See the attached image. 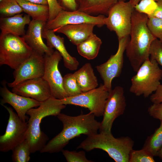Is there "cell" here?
I'll return each mask as SVG.
<instances>
[{
	"mask_svg": "<svg viewBox=\"0 0 162 162\" xmlns=\"http://www.w3.org/2000/svg\"><path fill=\"white\" fill-rule=\"evenodd\" d=\"M57 116L62 123L63 129L46 144L41 153L62 151L70 140L81 134L89 136L95 134L100 126L101 122L97 121L94 115L90 112L76 116L60 113Z\"/></svg>",
	"mask_w": 162,
	"mask_h": 162,
	"instance_id": "1",
	"label": "cell"
},
{
	"mask_svg": "<svg viewBox=\"0 0 162 162\" xmlns=\"http://www.w3.org/2000/svg\"><path fill=\"white\" fill-rule=\"evenodd\" d=\"M148 17L134 9L131 21L130 36L125 51L130 64L136 72L142 63L149 59V49L152 42L155 39L147 25Z\"/></svg>",
	"mask_w": 162,
	"mask_h": 162,
	"instance_id": "2",
	"label": "cell"
},
{
	"mask_svg": "<svg viewBox=\"0 0 162 162\" xmlns=\"http://www.w3.org/2000/svg\"><path fill=\"white\" fill-rule=\"evenodd\" d=\"M65 107L60 99L52 96L41 102L37 108H32L27 112L26 114L29 118L26 139L31 153L40 152L49 140L47 135L41 130L40 124L43 119L49 116H57Z\"/></svg>",
	"mask_w": 162,
	"mask_h": 162,
	"instance_id": "3",
	"label": "cell"
},
{
	"mask_svg": "<svg viewBox=\"0 0 162 162\" xmlns=\"http://www.w3.org/2000/svg\"><path fill=\"white\" fill-rule=\"evenodd\" d=\"M134 141L129 137L115 138L111 131L87 136L77 147L87 152L99 149L106 152L116 162H129V154L133 149Z\"/></svg>",
	"mask_w": 162,
	"mask_h": 162,
	"instance_id": "4",
	"label": "cell"
},
{
	"mask_svg": "<svg viewBox=\"0 0 162 162\" xmlns=\"http://www.w3.org/2000/svg\"><path fill=\"white\" fill-rule=\"evenodd\" d=\"M33 50L22 37L1 33L0 65H6L14 70L32 54Z\"/></svg>",
	"mask_w": 162,
	"mask_h": 162,
	"instance_id": "5",
	"label": "cell"
},
{
	"mask_svg": "<svg viewBox=\"0 0 162 162\" xmlns=\"http://www.w3.org/2000/svg\"><path fill=\"white\" fill-rule=\"evenodd\" d=\"M131 79L129 91L136 96L148 97L160 84L162 70L155 60L145 61Z\"/></svg>",
	"mask_w": 162,
	"mask_h": 162,
	"instance_id": "6",
	"label": "cell"
},
{
	"mask_svg": "<svg viewBox=\"0 0 162 162\" xmlns=\"http://www.w3.org/2000/svg\"><path fill=\"white\" fill-rule=\"evenodd\" d=\"M134 9L129 1H118L110 7L108 16L104 18V25L110 31L115 32L118 39L130 35Z\"/></svg>",
	"mask_w": 162,
	"mask_h": 162,
	"instance_id": "7",
	"label": "cell"
},
{
	"mask_svg": "<svg viewBox=\"0 0 162 162\" xmlns=\"http://www.w3.org/2000/svg\"><path fill=\"white\" fill-rule=\"evenodd\" d=\"M109 92L104 85L101 84L98 88L60 100L63 104L73 105L86 108L95 116L100 117L103 116Z\"/></svg>",
	"mask_w": 162,
	"mask_h": 162,
	"instance_id": "8",
	"label": "cell"
},
{
	"mask_svg": "<svg viewBox=\"0 0 162 162\" xmlns=\"http://www.w3.org/2000/svg\"><path fill=\"white\" fill-rule=\"evenodd\" d=\"M9 113L8 123L5 133L0 136V151L7 152L26 139L28 122L21 120L13 109L2 105Z\"/></svg>",
	"mask_w": 162,
	"mask_h": 162,
	"instance_id": "9",
	"label": "cell"
},
{
	"mask_svg": "<svg viewBox=\"0 0 162 162\" xmlns=\"http://www.w3.org/2000/svg\"><path fill=\"white\" fill-rule=\"evenodd\" d=\"M129 40V36L118 39V48L116 53L111 55L106 62L96 67L103 81L104 86L109 92L112 89V80L119 77L121 74L124 53Z\"/></svg>",
	"mask_w": 162,
	"mask_h": 162,
	"instance_id": "10",
	"label": "cell"
},
{
	"mask_svg": "<svg viewBox=\"0 0 162 162\" xmlns=\"http://www.w3.org/2000/svg\"><path fill=\"white\" fill-rule=\"evenodd\" d=\"M124 93L123 88L120 86H116L110 92L100 122V132L111 131L114 121L124 113L126 105Z\"/></svg>",
	"mask_w": 162,
	"mask_h": 162,
	"instance_id": "11",
	"label": "cell"
},
{
	"mask_svg": "<svg viewBox=\"0 0 162 162\" xmlns=\"http://www.w3.org/2000/svg\"><path fill=\"white\" fill-rule=\"evenodd\" d=\"M44 72L42 76L48 82L52 96L62 99L68 97L63 87V77L58 69L59 62L62 58L57 50L51 55H44Z\"/></svg>",
	"mask_w": 162,
	"mask_h": 162,
	"instance_id": "12",
	"label": "cell"
},
{
	"mask_svg": "<svg viewBox=\"0 0 162 162\" xmlns=\"http://www.w3.org/2000/svg\"><path fill=\"white\" fill-rule=\"evenodd\" d=\"M44 55L34 50L27 59L14 70V81L7 83L8 86L12 88L24 80L42 77L44 72Z\"/></svg>",
	"mask_w": 162,
	"mask_h": 162,
	"instance_id": "13",
	"label": "cell"
},
{
	"mask_svg": "<svg viewBox=\"0 0 162 162\" xmlns=\"http://www.w3.org/2000/svg\"><path fill=\"white\" fill-rule=\"evenodd\" d=\"M103 15L93 16L78 10L68 11L63 10L53 20L47 21L44 28L54 30L70 24L88 23L94 24L98 27L104 25Z\"/></svg>",
	"mask_w": 162,
	"mask_h": 162,
	"instance_id": "14",
	"label": "cell"
},
{
	"mask_svg": "<svg viewBox=\"0 0 162 162\" xmlns=\"http://www.w3.org/2000/svg\"><path fill=\"white\" fill-rule=\"evenodd\" d=\"M12 88V92L41 102L52 96L50 86L42 76L24 80Z\"/></svg>",
	"mask_w": 162,
	"mask_h": 162,
	"instance_id": "15",
	"label": "cell"
},
{
	"mask_svg": "<svg viewBox=\"0 0 162 162\" xmlns=\"http://www.w3.org/2000/svg\"><path fill=\"white\" fill-rule=\"evenodd\" d=\"M7 83L5 81L2 82V87L0 88V94L2 99L1 104L2 105L5 104L11 105L16 111L20 119L26 122L28 118L26 115L28 110L32 108L38 106L41 102L10 91L7 87Z\"/></svg>",
	"mask_w": 162,
	"mask_h": 162,
	"instance_id": "16",
	"label": "cell"
},
{
	"mask_svg": "<svg viewBox=\"0 0 162 162\" xmlns=\"http://www.w3.org/2000/svg\"><path fill=\"white\" fill-rule=\"evenodd\" d=\"M46 22L40 20H32L28 25V29L22 37L33 50L43 55H51L54 52L53 48L48 46L43 40L42 32Z\"/></svg>",
	"mask_w": 162,
	"mask_h": 162,
	"instance_id": "17",
	"label": "cell"
},
{
	"mask_svg": "<svg viewBox=\"0 0 162 162\" xmlns=\"http://www.w3.org/2000/svg\"><path fill=\"white\" fill-rule=\"evenodd\" d=\"M42 37L46 41L47 45L51 48H55L62 57L64 66L71 70L77 69L79 63L76 59L71 56L67 50L63 38L57 35L53 30L43 28Z\"/></svg>",
	"mask_w": 162,
	"mask_h": 162,
	"instance_id": "18",
	"label": "cell"
},
{
	"mask_svg": "<svg viewBox=\"0 0 162 162\" xmlns=\"http://www.w3.org/2000/svg\"><path fill=\"white\" fill-rule=\"evenodd\" d=\"M95 26L94 24L88 23L70 24L53 30L55 32L64 34L73 44L77 46L94 34Z\"/></svg>",
	"mask_w": 162,
	"mask_h": 162,
	"instance_id": "19",
	"label": "cell"
},
{
	"mask_svg": "<svg viewBox=\"0 0 162 162\" xmlns=\"http://www.w3.org/2000/svg\"><path fill=\"white\" fill-rule=\"evenodd\" d=\"M30 16L22 14L7 17H1L0 28L1 33L23 36L26 33L25 26L31 21Z\"/></svg>",
	"mask_w": 162,
	"mask_h": 162,
	"instance_id": "20",
	"label": "cell"
},
{
	"mask_svg": "<svg viewBox=\"0 0 162 162\" xmlns=\"http://www.w3.org/2000/svg\"><path fill=\"white\" fill-rule=\"evenodd\" d=\"M125 0H75L77 10L89 15H107L110 7L115 3Z\"/></svg>",
	"mask_w": 162,
	"mask_h": 162,
	"instance_id": "21",
	"label": "cell"
},
{
	"mask_svg": "<svg viewBox=\"0 0 162 162\" xmlns=\"http://www.w3.org/2000/svg\"><path fill=\"white\" fill-rule=\"evenodd\" d=\"M74 74L78 86L82 92L94 89L98 86L97 79L90 63L85 64Z\"/></svg>",
	"mask_w": 162,
	"mask_h": 162,
	"instance_id": "22",
	"label": "cell"
},
{
	"mask_svg": "<svg viewBox=\"0 0 162 162\" xmlns=\"http://www.w3.org/2000/svg\"><path fill=\"white\" fill-rule=\"evenodd\" d=\"M23 12L34 20H40L47 22L49 16L48 5L32 3L26 0H16Z\"/></svg>",
	"mask_w": 162,
	"mask_h": 162,
	"instance_id": "23",
	"label": "cell"
},
{
	"mask_svg": "<svg viewBox=\"0 0 162 162\" xmlns=\"http://www.w3.org/2000/svg\"><path fill=\"white\" fill-rule=\"evenodd\" d=\"M102 43L101 40L94 34L77 45V50L83 57L88 60L93 59L98 56Z\"/></svg>",
	"mask_w": 162,
	"mask_h": 162,
	"instance_id": "24",
	"label": "cell"
},
{
	"mask_svg": "<svg viewBox=\"0 0 162 162\" xmlns=\"http://www.w3.org/2000/svg\"><path fill=\"white\" fill-rule=\"evenodd\" d=\"M160 122L159 127L155 130L153 134L147 137L142 148L154 157L157 156L162 146V121H160Z\"/></svg>",
	"mask_w": 162,
	"mask_h": 162,
	"instance_id": "25",
	"label": "cell"
},
{
	"mask_svg": "<svg viewBox=\"0 0 162 162\" xmlns=\"http://www.w3.org/2000/svg\"><path fill=\"white\" fill-rule=\"evenodd\" d=\"M12 159L14 162H28L31 153L28 143L26 139L12 150Z\"/></svg>",
	"mask_w": 162,
	"mask_h": 162,
	"instance_id": "26",
	"label": "cell"
},
{
	"mask_svg": "<svg viewBox=\"0 0 162 162\" xmlns=\"http://www.w3.org/2000/svg\"><path fill=\"white\" fill-rule=\"evenodd\" d=\"M23 12V9L16 0H3L0 2L1 17H11Z\"/></svg>",
	"mask_w": 162,
	"mask_h": 162,
	"instance_id": "27",
	"label": "cell"
},
{
	"mask_svg": "<svg viewBox=\"0 0 162 162\" xmlns=\"http://www.w3.org/2000/svg\"><path fill=\"white\" fill-rule=\"evenodd\" d=\"M63 85L68 97L74 96L82 93L74 74L68 73L63 77Z\"/></svg>",
	"mask_w": 162,
	"mask_h": 162,
	"instance_id": "28",
	"label": "cell"
},
{
	"mask_svg": "<svg viewBox=\"0 0 162 162\" xmlns=\"http://www.w3.org/2000/svg\"><path fill=\"white\" fill-rule=\"evenodd\" d=\"M154 157L143 148L140 150L132 149L129 154V162H154Z\"/></svg>",
	"mask_w": 162,
	"mask_h": 162,
	"instance_id": "29",
	"label": "cell"
},
{
	"mask_svg": "<svg viewBox=\"0 0 162 162\" xmlns=\"http://www.w3.org/2000/svg\"><path fill=\"white\" fill-rule=\"evenodd\" d=\"M158 7L157 2L154 0H141L134 7L136 11L145 14L148 17L151 16Z\"/></svg>",
	"mask_w": 162,
	"mask_h": 162,
	"instance_id": "30",
	"label": "cell"
},
{
	"mask_svg": "<svg viewBox=\"0 0 162 162\" xmlns=\"http://www.w3.org/2000/svg\"><path fill=\"white\" fill-rule=\"evenodd\" d=\"M147 25L152 34L162 43V20L154 17H148Z\"/></svg>",
	"mask_w": 162,
	"mask_h": 162,
	"instance_id": "31",
	"label": "cell"
},
{
	"mask_svg": "<svg viewBox=\"0 0 162 162\" xmlns=\"http://www.w3.org/2000/svg\"><path fill=\"white\" fill-rule=\"evenodd\" d=\"M149 54L150 60H155L162 66V43L157 38L154 39L150 46Z\"/></svg>",
	"mask_w": 162,
	"mask_h": 162,
	"instance_id": "32",
	"label": "cell"
},
{
	"mask_svg": "<svg viewBox=\"0 0 162 162\" xmlns=\"http://www.w3.org/2000/svg\"><path fill=\"white\" fill-rule=\"evenodd\" d=\"M62 151L68 162H93L87 159L86 157V153L83 151L76 152L63 149Z\"/></svg>",
	"mask_w": 162,
	"mask_h": 162,
	"instance_id": "33",
	"label": "cell"
},
{
	"mask_svg": "<svg viewBox=\"0 0 162 162\" xmlns=\"http://www.w3.org/2000/svg\"><path fill=\"white\" fill-rule=\"evenodd\" d=\"M49 9V16L47 21L54 19L59 13L63 10L57 0H47Z\"/></svg>",
	"mask_w": 162,
	"mask_h": 162,
	"instance_id": "34",
	"label": "cell"
},
{
	"mask_svg": "<svg viewBox=\"0 0 162 162\" xmlns=\"http://www.w3.org/2000/svg\"><path fill=\"white\" fill-rule=\"evenodd\" d=\"M148 111L151 116L162 121V102L153 103L148 107Z\"/></svg>",
	"mask_w": 162,
	"mask_h": 162,
	"instance_id": "35",
	"label": "cell"
},
{
	"mask_svg": "<svg viewBox=\"0 0 162 162\" xmlns=\"http://www.w3.org/2000/svg\"><path fill=\"white\" fill-rule=\"evenodd\" d=\"M63 10L68 11H72L77 10L75 0H57Z\"/></svg>",
	"mask_w": 162,
	"mask_h": 162,
	"instance_id": "36",
	"label": "cell"
},
{
	"mask_svg": "<svg viewBox=\"0 0 162 162\" xmlns=\"http://www.w3.org/2000/svg\"><path fill=\"white\" fill-rule=\"evenodd\" d=\"M150 101L153 103L162 102V84H160L154 93L150 96Z\"/></svg>",
	"mask_w": 162,
	"mask_h": 162,
	"instance_id": "37",
	"label": "cell"
},
{
	"mask_svg": "<svg viewBox=\"0 0 162 162\" xmlns=\"http://www.w3.org/2000/svg\"><path fill=\"white\" fill-rule=\"evenodd\" d=\"M157 2V8L151 17H154L162 20V0H158Z\"/></svg>",
	"mask_w": 162,
	"mask_h": 162,
	"instance_id": "38",
	"label": "cell"
},
{
	"mask_svg": "<svg viewBox=\"0 0 162 162\" xmlns=\"http://www.w3.org/2000/svg\"><path fill=\"white\" fill-rule=\"evenodd\" d=\"M27 1L34 3L39 4L48 5V3L47 0H26Z\"/></svg>",
	"mask_w": 162,
	"mask_h": 162,
	"instance_id": "39",
	"label": "cell"
},
{
	"mask_svg": "<svg viewBox=\"0 0 162 162\" xmlns=\"http://www.w3.org/2000/svg\"><path fill=\"white\" fill-rule=\"evenodd\" d=\"M141 0H130L129 2L131 5L134 8V7ZM157 2L158 0H154Z\"/></svg>",
	"mask_w": 162,
	"mask_h": 162,
	"instance_id": "40",
	"label": "cell"
},
{
	"mask_svg": "<svg viewBox=\"0 0 162 162\" xmlns=\"http://www.w3.org/2000/svg\"><path fill=\"white\" fill-rule=\"evenodd\" d=\"M157 156L159 157L162 160V146L158 152Z\"/></svg>",
	"mask_w": 162,
	"mask_h": 162,
	"instance_id": "41",
	"label": "cell"
},
{
	"mask_svg": "<svg viewBox=\"0 0 162 162\" xmlns=\"http://www.w3.org/2000/svg\"><path fill=\"white\" fill-rule=\"evenodd\" d=\"M3 0H0V2L1 1H3Z\"/></svg>",
	"mask_w": 162,
	"mask_h": 162,
	"instance_id": "42",
	"label": "cell"
}]
</instances>
